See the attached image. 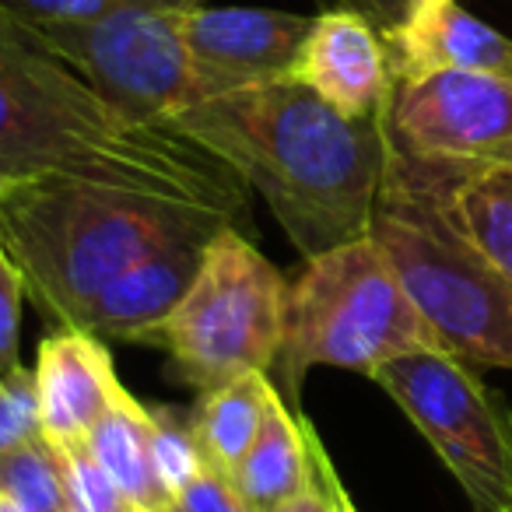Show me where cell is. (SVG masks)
I'll use <instances>...</instances> for the list:
<instances>
[{"instance_id": "16", "label": "cell", "mask_w": 512, "mask_h": 512, "mask_svg": "<svg viewBox=\"0 0 512 512\" xmlns=\"http://www.w3.org/2000/svg\"><path fill=\"white\" fill-rule=\"evenodd\" d=\"M151 428H155V421H151L148 407L130 397L127 390H120L85 439L102 470L113 477L116 488L134 505V512H148L172 502L169 491L158 481L155 456H151Z\"/></svg>"}, {"instance_id": "21", "label": "cell", "mask_w": 512, "mask_h": 512, "mask_svg": "<svg viewBox=\"0 0 512 512\" xmlns=\"http://www.w3.org/2000/svg\"><path fill=\"white\" fill-rule=\"evenodd\" d=\"M207 0H0V8L36 25H71L123 8H200Z\"/></svg>"}, {"instance_id": "12", "label": "cell", "mask_w": 512, "mask_h": 512, "mask_svg": "<svg viewBox=\"0 0 512 512\" xmlns=\"http://www.w3.org/2000/svg\"><path fill=\"white\" fill-rule=\"evenodd\" d=\"M393 81H418L439 71H484L512 78V36L470 15L460 0H414L383 32Z\"/></svg>"}, {"instance_id": "26", "label": "cell", "mask_w": 512, "mask_h": 512, "mask_svg": "<svg viewBox=\"0 0 512 512\" xmlns=\"http://www.w3.org/2000/svg\"><path fill=\"white\" fill-rule=\"evenodd\" d=\"M176 505L183 512H253L246 505V498L239 495L232 477L221 474L211 463H204V470L179 491Z\"/></svg>"}, {"instance_id": "4", "label": "cell", "mask_w": 512, "mask_h": 512, "mask_svg": "<svg viewBox=\"0 0 512 512\" xmlns=\"http://www.w3.org/2000/svg\"><path fill=\"white\" fill-rule=\"evenodd\" d=\"M369 235L449 355L512 369V281L456 225L446 162L393 144Z\"/></svg>"}, {"instance_id": "8", "label": "cell", "mask_w": 512, "mask_h": 512, "mask_svg": "<svg viewBox=\"0 0 512 512\" xmlns=\"http://www.w3.org/2000/svg\"><path fill=\"white\" fill-rule=\"evenodd\" d=\"M186 11L123 8L92 22L29 25L109 102L141 120L169 123L186 106L204 102L186 46Z\"/></svg>"}, {"instance_id": "7", "label": "cell", "mask_w": 512, "mask_h": 512, "mask_svg": "<svg viewBox=\"0 0 512 512\" xmlns=\"http://www.w3.org/2000/svg\"><path fill=\"white\" fill-rule=\"evenodd\" d=\"M439 453L474 512H512V407L449 351H411L372 372Z\"/></svg>"}, {"instance_id": "15", "label": "cell", "mask_w": 512, "mask_h": 512, "mask_svg": "<svg viewBox=\"0 0 512 512\" xmlns=\"http://www.w3.org/2000/svg\"><path fill=\"white\" fill-rule=\"evenodd\" d=\"M309 470H313V428L306 418L288 411L278 386H274L264 411V425L256 432L249 453L232 470V481L249 509L267 512L288 502L295 491H302V484L309 481Z\"/></svg>"}, {"instance_id": "28", "label": "cell", "mask_w": 512, "mask_h": 512, "mask_svg": "<svg viewBox=\"0 0 512 512\" xmlns=\"http://www.w3.org/2000/svg\"><path fill=\"white\" fill-rule=\"evenodd\" d=\"M488 162H498V165H512V141L502 144V148L495 151V155L488 158Z\"/></svg>"}, {"instance_id": "5", "label": "cell", "mask_w": 512, "mask_h": 512, "mask_svg": "<svg viewBox=\"0 0 512 512\" xmlns=\"http://www.w3.org/2000/svg\"><path fill=\"white\" fill-rule=\"evenodd\" d=\"M411 351H446L372 235L306 260L288 285L278 369L292 393L316 365L372 372Z\"/></svg>"}, {"instance_id": "30", "label": "cell", "mask_w": 512, "mask_h": 512, "mask_svg": "<svg viewBox=\"0 0 512 512\" xmlns=\"http://www.w3.org/2000/svg\"><path fill=\"white\" fill-rule=\"evenodd\" d=\"M148 512H183L176 502H165V505H158V509H148Z\"/></svg>"}, {"instance_id": "25", "label": "cell", "mask_w": 512, "mask_h": 512, "mask_svg": "<svg viewBox=\"0 0 512 512\" xmlns=\"http://www.w3.org/2000/svg\"><path fill=\"white\" fill-rule=\"evenodd\" d=\"M22 274L0 239V376L22 369L18 358V302H22Z\"/></svg>"}, {"instance_id": "29", "label": "cell", "mask_w": 512, "mask_h": 512, "mask_svg": "<svg viewBox=\"0 0 512 512\" xmlns=\"http://www.w3.org/2000/svg\"><path fill=\"white\" fill-rule=\"evenodd\" d=\"M0 512H29V509H25V505H18V502H11V498L0 495Z\"/></svg>"}, {"instance_id": "3", "label": "cell", "mask_w": 512, "mask_h": 512, "mask_svg": "<svg viewBox=\"0 0 512 512\" xmlns=\"http://www.w3.org/2000/svg\"><path fill=\"white\" fill-rule=\"evenodd\" d=\"M225 225L235 221L221 211L78 179L0 183V239L22 288L74 330L102 288L141 256L169 242L211 239Z\"/></svg>"}, {"instance_id": "27", "label": "cell", "mask_w": 512, "mask_h": 512, "mask_svg": "<svg viewBox=\"0 0 512 512\" xmlns=\"http://www.w3.org/2000/svg\"><path fill=\"white\" fill-rule=\"evenodd\" d=\"M348 4L362 11V15L369 18L379 32H386L407 15V8H411L414 0H348Z\"/></svg>"}, {"instance_id": "2", "label": "cell", "mask_w": 512, "mask_h": 512, "mask_svg": "<svg viewBox=\"0 0 512 512\" xmlns=\"http://www.w3.org/2000/svg\"><path fill=\"white\" fill-rule=\"evenodd\" d=\"M169 127L260 193L302 260L369 235L393 151L386 116L348 120L295 78H278L193 102Z\"/></svg>"}, {"instance_id": "11", "label": "cell", "mask_w": 512, "mask_h": 512, "mask_svg": "<svg viewBox=\"0 0 512 512\" xmlns=\"http://www.w3.org/2000/svg\"><path fill=\"white\" fill-rule=\"evenodd\" d=\"M292 78L348 120H379L393 99L383 32L358 8H327L313 18Z\"/></svg>"}, {"instance_id": "23", "label": "cell", "mask_w": 512, "mask_h": 512, "mask_svg": "<svg viewBox=\"0 0 512 512\" xmlns=\"http://www.w3.org/2000/svg\"><path fill=\"white\" fill-rule=\"evenodd\" d=\"M36 435H43L36 372L22 365V369L0 376V453L25 446Z\"/></svg>"}, {"instance_id": "20", "label": "cell", "mask_w": 512, "mask_h": 512, "mask_svg": "<svg viewBox=\"0 0 512 512\" xmlns=\"http://www.w3.org/2000/svg\"><path fill=\"white\" fill-rule=\"evenodd\" d=\"M151 456H155V470L162 488L176 502V495L204 470L207 456L193 432V418H179L176 411H151Z\"/></svg>"}, {"instance_id": "6", "label": "cell", "mask_w": 512, "mask_h": 512, "mask_svg": "<svg viewBox=\"0 0 512 512\" xmlns=\"http://www.w3.org/2000/svg\"><path fill=\"white\" fill-rule=\"evenodd\" d=\"M288 285L239 225L204 246L183 302L158 330L176 369L200 393L246 372H271L285 341Z\"/></svg>"}, {"instance_id": "31", "label": "cell", "mask_w": 512, "mask_h": 512, "mask_svg": "<svg viewBox=\"0 0 512 512\" xmlns=\"http://www.w3.org/2000/svg\"><path fill=\"white\" fill-rule=\"evenodd\" d=\"M67 512H85V509H81V505H78V502H74V505H71V509H67Z\"/></svg>"}, {"instance_id": "22", "label": "cell", "mask_w": 512, "mask_h": 512, "mask_svg": "<svg viewBox=\"0 0 512 512\" xmlns=\"http://www.w3.org/2000/svg\"><path fill=\"white\" fill-rule=\"evenodd\" d=\"M60 460L67 470V484H71L74 502L85 512H134L113 477L102 470V463L92 456L88 442H71V446H57Z\"/></svg>"}, {"instance_id": "19", "label": "cell", "mask_w": 512, "mask_h": 512, "mask_svg": "<svg viewBox=\"0 0 512 512\" xmlns=\"http://www.w3.org/2000/svg\"><path fill=\"white\" fill-rule=\"evenodd\" d=\"M0 495L29 512H67L74 505L67 470L57 446L36 435L25 446L0 453Z\"/></svg>"}, {"instance_id": "24", "label": "cell", "mask_w": 512, "mask_h": 512, "mask_svg": "<svg viewBox=\"0 0 512 512\" xmlns=\"http://www.w3.org/2000/svg\"><path fill=\"white\" fill-rule=\"evenodd\" d=\"M267 512H355L348 491L341 488V481H337L334 467H330L316 435H313V470H309V481L288 502L274 505Z\"/></svg>"}, {"instance_id": "13", "label": "cell", "mask_w": 512, "mask_h": 512, "mask_svg": "<svg viewBox=\"0 0 512 512\" xmlns=\"http://www.w3.org/2000/svg\"><path fill=\"white\" fill-rule=\"evenodd\" d=\"M36 393L43 435L53 446L85 442L95 421L109 411L123 383L99 337L64 327L39 344Z\"/></svg>"}, {"instance_id": "17", "label": "cell", "mask_w": 512, "mask_h": 512, "mask_svg": "<svg viewBox=\"0 0 512 512\" xmlns=\"http://www.w3.org/2000/svg\"><path fill=\"white\" fill-rule=\"evenodd\" d=\"M449 207L488 264L512 281V165L446 162Z\"/></svg>"}, {"instance_id": "18", "label": "cell", "mask_w": 512, "mask_h": 512, "mask_svg": "<svg viewBox=\"0 0 512 512\" xmlns=\"http://www.w3.org/2000/svg\"><path fill=\"white\" fill-rule=\"evenodd\" d=\"M271 393L274 383L267 379V372H246V376H235L200 393L193 432H197V442L211 467L232 477V470L249 453L256 432L264 425Z\"/></svg>"}, {"instance_id": "14", "label": "cell", "mask_w": 512, "mask_h": 512, "mask_svg": "<svg viewBox=\"0 0 512 512\" xmlns=\"http://www.w3.org/2000/svg\"><path fill=\"white\" fill-rule=\"evenodd\" d=\"M207 242L211 239L169 242L141 256L120 278L102 288L78 330L92 337H113V341L155 344L162 323L169 320L197 278Z\"/></svg>"}, {"instance_id": "1", "label": "cell", "mask_w": 512, "mask_h": 512, "mask_svg": "<svg viewBox=\"0 0 512 512\" xmlns=\"http://www.w3.org/2000/svg\"><path fill=\"white\" fill-rule=\"evenodd\" d=\"M78 179L246 218V186L200 144L109 102L0 8V183Z\"/></svg>"}, {"instance_id": "9", "label": "cell", "mask_w": 512, "mask_h": 512, "mask_svg": "<svg viewBox=\"0 0 512 512\" xmlns=\"http://www.w3.org/2000/svg\"><path fill=\"white\" fill-rule=\"evenodd\" d=\"M397 148L432 162H488L512 141V78L439 71L400 81L386 109Z\"/></svg>"}, {"instance_id": "10", "label": "cell", "mask_w": 512, "mask_h": 512, "mask_svg": "<svg viewBox=\"0 0 512 512\" xmlns=\"http://www.w3.org/2000/svg\"><path fill=\"white\" fill-rule=\"evenodd\" d=\"M313 18L274 8H190L186 46L204 99L292 78Z\"/></svg>"}]
</instances>
